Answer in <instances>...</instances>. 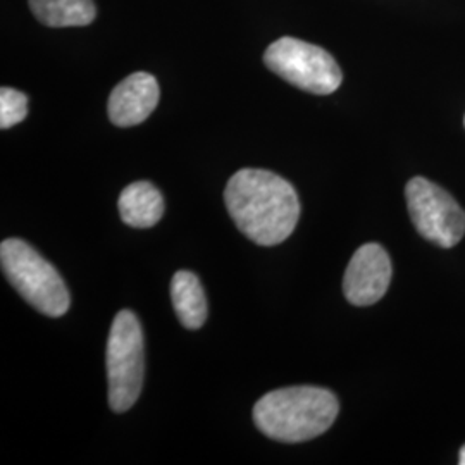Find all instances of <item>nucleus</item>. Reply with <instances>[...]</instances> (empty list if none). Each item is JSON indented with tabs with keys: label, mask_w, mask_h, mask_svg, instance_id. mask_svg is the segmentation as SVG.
I'll return each instance as SVG.
<instances>
[{
	"label": "nucleus",
	"mask_w": 465,
	"mask_h": 465,
	"mask_svg": "<svg viewBox=\"0 0 465 465\" xmlns=\"http://www.w3.org/2000/svg\"><path fill=\"white\" fill-rule=\"evenodd\" d=\"M464 124H465V119H464Z\"/></svg>",
	"instance_id": "obj_14"
},
{
	"label": "nucleus",
	"mask_w": 465,
	"mask_h": 465,
	"mask_svg": "<svg viewBox=\"0 0 465 465\" xmlns=\"http://www.w3.org/2000/svg\"><path fill=\"white\" fill-rule=\"evenodd\" d=\"M35 17L52 28L86 26L95 15L94 0H30Z\"/></svg>",
	"instance_id": "obj_11"
},
{
	"label": "nucleus",
	"mask_w": 465,
	"mask_h": 465,
	"mask_svg": "<svg viewBox=\"0 0 465 465\" xmlns=\"http://www.w3.org/2000/svg\"><path fill=\"white\" fill-rule=\"evenodd\" d=\"M459 464L465 465V445L460 449V453H459Z\"/></svg>",
	"instance_id": "obj_13"
},
{
	"label": "nucleus",
	"mask_w": 465,
	"mask_h": 465,
	"mask_svg": "<svg viewBox=\"0 0 465 465\" xmlns=\"http://www.w3.org/2000/svg\"><path fill=\"white\" fill-rule=\"evenodd\" d=\"M174 312L186 330H199L207 319V299L200 280L190 271H178L171 280Z\"/></svg>",
	"instance_id": "obj_10"
},
{
	"label": "nucleus",
	"mask_w": 465,
	"mask_h": 465,
	"mask_svg": "<svg viewBox=\"0 0 465 465\" xmlns=\"http://www.w3.org/2000/svg\"><path fill=\"white\" fill-rule=\"evenodd\" d=\"M391 274L393 269L386 250L378 243H367L350 261L343 278V293L351 305H372L388 292Z\"/></svg>",
	"instance_id": "obj_7"
},
{
	"label": "nucleus",
	"mask_w": 465,
	"mask_h": 465,
	"mask_svg": "<svg viewBox=\"0 0 465 465\" xmlns=\"http://www.w3.org/2000/svg\"><path fill=\"white\" fill-rule=\"evenodd\" d=\"M0 264L7 282L38 312L49 317L66 314L71 303L66 282L34 247L19 238L4 240Z\"/></svg>",
	"instance_id": "obj_3"
},
{
	"label": "nucleus",
	"mask_w": 465,
	"mask_h": 465,
	"mask_svg": "<svg viewBox=\"0 0 465 465\" xmlns=\"http://www.w3.org/2000/svg\"><path fill=\"white\" fill-rule=\"evenodd\" d=\"M224 203L236 228L262 247L282 243L297 228V190L266 169H240L224 190Z\"/></svg>",
	"instance_id": "obj_1"
},
{
	"label": "nucleus",
	"mask_w": 465,
	"mask_h": 465,
	"mask_svg": "<svg viewBox=\"0 0 465 465\" xmlns=\"http://www.w3.org/2000/svg\"><path fill=\"white\" fill-rule=\"evenodd\" d=\"M338 412L340 403L330 390L292 386L259 400L253 407V422L271 440L302 443L328 431Z\"/></svg>",
	"instance_id": "obj_2"
},
{
	"label": "nucleus",
	"mask_w": 465,
	"mask_h": 465,
	"mask_svg": "<svg viewBox=\"0 0 465 465\" xmlns=\"http://www.w3.org/2000/svg\"><path fill=\"white\" fill-rule=\"evenodd\" d=\"M109 405L121 414L134 407L140 397L145 371L143 332L132 311H121L111 326L107 340Z\"/></svg>",
	"instance_id": "obj_4"
},
{
	"label": "nucleus",
	"mask_w": 465,
	"mask_h": 465,
	"mask_svg": "<svg viewBox=\"0 0 465 465\" xmlns=\"http://www.w3.org/2000/svg\"><path fill=\"white\" fill-rule=\"evenodd\" d=\"M405 197L417 232L426 240L451 249L464 238V209L443 188L426 178H412L405 188Z\"/></svg>",
	"instance_id": "obj_6"
},
{
	"label": "nucleus",
	"mask_w": 465,
	"mask_h": 465,
	"mask_svg": "<svg viewBox=\"0 0 465 465\" xmlns=\"http://www.w3.org/2000/svg\"><path fill=\"white\" fill-rule=\"evenodd\" d=\"M159 97V84L152 74L134 73L113 90L107 104L109 119L119 128L136 126L153 113Z\"/></svg>",
	"instance_id": "obj_8"
},
{
	"label": "nucleus",
	"mask_w": 465,
	"mask_h": 465,
	"mask_svg": "<svg viewBox=\"0 0 465 465\" xmlns=\"http://www.w3.org/2000/svg\"><path fill=\"white\" fill-rule=\"evenodd\" d=\"M264 63L288 84L316 95H330L343 82L341 69L328 50L292 36L271 44Z\"/></svg>",
	"instance_id": "obj_5"
},
{
	"label": "nucleus",
	"mask_w": 465,
	"mask_h": 465,
	"mask_svg": "<svg viewBox=\"0 0 465 465\" xmlns=\"http://www.w3.org/2000/svg\"><path fill=\"white\" fill-rule=\"evenodd\" d=\"M117 209L124 224L132 228H152L163 219L164 200L150 182H136L121 192Z\"/></svg>",
	"instance_id": "obj_9"
},
{
	"label": "nucleus",
	"mask_w": 465,
	"mask_h": 465,
	"mask_svg": "<svg viewBox=\"0 0 465 465\" xmlns=\"http://www.w3.org/2000/svg\"><path fill=\"white\" fill-rule=\"evenodd\" d=\"M28 114V97L15 88L0 90V128L7 130L25 121Z\"/></svg>",
	"instance_id": "obj_12"
}]
</instances>
